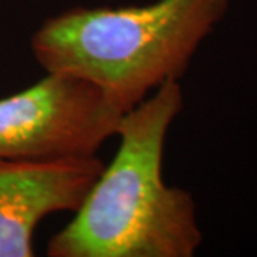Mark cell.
Here are the masks:
<instances>
[{
    "label": "cell",
    "instance_id": "4",
    "mask_svg": "<svg viewBox=\"0 0 257 257\" xmlns=\"http://www.w3.org/2000/svg\"><path fill=\"white\" fill-rule=\"evenodd\" d=\"M104 163L97 156L57 162H0V257L33 256L39 223L76 211Z\"/></svg>",
    "mask_w": 257,
    "mask_h": 257
},
{
    "label": "cell",
    "instance_id": "3",
    "mask_svg": "<svg viewBox=\"0 0 257 257\" xmlns=\"http://www.w3.org/2000/svg\"><path fill=\"white\" fill-rule=\"evenodd\" d=\"M123 114L93 83L47 72L40 82L0 99V162L97 156L117 135Z\"/></svg>",
    "mask_w": 257,
    "mask_h": 257
},
{
    "label": "cell",
    "instance_id": "2",
    "mask_svg": "<svg viewBox=\"0 0 257 257\" xmlns=\"http://www.w3.org/2000/svg\"><path fill=\"white\" fill-rule=\"evenodd\" d=\"M229 0H157L145 6L76 8L45 20L30 40L46 72L97 86L121 110L182 77Z\"/></svg>",
    "mask_w": 257,
    "mask_h": 257
},
{
    "label": "cell",
    "instance_id": "1",
    "mask_svg": "<svg viewBox=\"0 0 257 257\" xmlns=\"http://www.w3.org/2000/svg\"><path fill=\"white\" fill-rule=\"evenodd\" d=\"M183 109L177 80L121 117L120 145L74 217L47 243L50 257H190L202 243L192 194L166 184L163 157Z\"/></svg>",
    "mask_w": 257,
    "mask_h": 257
}]
</instances>
